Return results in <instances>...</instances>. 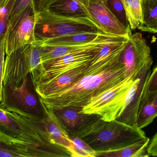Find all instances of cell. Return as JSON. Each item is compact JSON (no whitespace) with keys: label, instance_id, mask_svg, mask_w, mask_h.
<instances>
[{"label":"cell","instance_id":"obj_11","mask_svg":"<svg viewBox=\"0 0 157 157\" xmlns=\"http://www.w3.org/2000/svg\"><path fill=\"white\" fill-rule=\"evenodd\" d=\"M153 60L147 63L137 73L128 90L126 108L118 120L130 125H137V114L147 81L151 74Z\"/></svg>","mask_w":157,"mask_h":157},{"label":"cell","instance_id":"obj_3","mask_svg":"<svg viewBox=\"0 0 157 157\" xmlns=\"http://www.w3.org/2000/svg\"><path fill=\"white\" fill-rule=\"evenodd\" d=\"M102 32L86 17H75L57 14L48 9L36 13L35 41L80 33Z\"/></svg>","mask_w":157,"mask_h":157},{"label":"cell","instance_id":"obj_9","mask_svg":"<svg viewBox=\"0 0 157 157\" xmlns=\"http://www.w3.org/2000/svg\"><path fill=\"white\" fill-rule=\"evenodd\" d=\"M120 60L124 65L125 77L136 74L142 67L153 60L151 49L141 33L132 35L122 51Z\"/></svg>","mask_w":157,"mask_h":157},{"label":"cell","instance_id":"obj_6","mask_svg":"<svg viewBox=\"0 0 157 157\" xmlns=\"http://www.w3.org/2000/svg\"><path fill=\"white\" fill-rule=\"evenodd\" d=\"M0 108L21 115L42 117L43 109L31 73L18 84H3Z\"/></svg>","mask_w":157,"mask_h":157},{"label":"cell","instance_id":"obj_29","mask_svg":"<svg viewBox=\"0 0 157 157\" xmlns=\"http://www.w3.org/2000/svg\"><path fill=\"white\" fill-rule=\"evenodd\" d=\"M5 47H4L0 52V102H1L2 98L3 76V69L5 62Z\"/></svg>","mask_w":157,"mask_h":157},{"label":"cell","instance_id":"obj_13","mask_svg":"<svg viewBox=\"0 0 157 157\" xmlns=\"http://www.w3.org/2000/svg\"><path fill=\"white\" fill-rule=\"evenodd\" d=\"M119 37H121L102 33L95 40L86 44L68 46H39L41 47L42 61L46 68L50 63L60 57L80 50L101 46L104 43Z\"/></svg>","mask_w":157,"mask_h":157},{"label":"cell","instance_id":"obj_2","mask_svg":"<svg viewBox=\"0 0 157 157\" xmlns=\"http://www.w3.org/2000/svg\"><path fill=\"white\" fill-rule=\"evenodd\" d=\"M71 135L84 140L95 152L119 149L147 137L137 125H129L117 120L105 121L101 119Z\"/></svg>","mask_w":157,"mask_h":157},{"label":"cell","instance_id":"obj_1","mask_svg":"<svg viewBox=\"0 0 157 157\" xmlns=\"http://www.w3.org/2000/svg\"><path fill=\"white\" fill-rule=\"evenodd\" d=\"M122 51L96 65H89L83 76L72 86L59 93L40 97V101L52 109L82 108L91 98L126 78L124 65L120 60Z\"/></svg>","mask_w":157,"mask_h":157},{"label":"cell","instance_id":"obj_12","mask_svg":"<svg viewBox=\"0 0 157 157\" xmlns=\"http://www.w3.org/2000/svg\"><path fill=\"white\" fill-rule=\"evenodd\" d=\"M82 109L68 107L52 109L69 134L71 135L83 130L101 119L99 116L96 114L84 113Z\"/></svg>","mask_w":157,"mask_h":157},{"label":"cell","instance_id":"obj_24","mask_svg":"<svg viewBox=\"0 0 157 157\" xmlns=\"http://www.w3.org/2000/svg\"><path fill=\"white\" fill-rule=\"evenodd\" d=\"M106 4L111 11L123 24L127 27H130L125 9L121 0H108Z\"/></svg>","mask_w":157,"mask_h":157},{"label":"cell","instance_id":"obj_18","mask_svg":"<svg viewBox=\"0 0 157 157\" xmlns=\"http://www.w3.org/2000/svg\"><path fill=\"white\" fill-rule=\"evenodd\" d=\"M150 139L148 137L134 143L119 149L109 151L96 152V157H149L147 147Z\"/></svg>","mask_w":157,"mask_h":157},{"label":"cell","instance_id":"obj_25","mask_svg":"<svg viewBox=\"0 0 157 157\" xmlns=\"http://www.w3.org/2000/svg\"><path fill=\"white\" fill-rule=\"evenodd\" d=\"M34 5V0H15L9 16V23L13 22L28 7Z\"/></svg>","mask_w":157,"mask_h":157},{"label":"cell","instance_id":"obj_14","mask_svg":"<svg viewBox=\"0 0 157 157\" xmlns=\"http://www.w3.org/2000/svg\"><path fill=\"white\" fill-rule=\"evenodd\" d=\"M89 65L66 72L48 84L36 85L35 86L36 92L39 97H44L71 87L83 76Z\"/></svg>","mask_w":157,"mask_h":157},{"label":"cell","instance_id":"obj_16","mask_svg":"<svg viewBox=\"0 0 157 157\" xmlns=\"http://www.w3.org/2000/svg\"><path fill=\"white\" fill-rule=\"evenodd\" d=\"M157 117V90L144 92L137 114V126L143 129L151 124Z\"/></svg>","mask_w":157,"mask_h":157},{"label":"cell","instance_id":"obj_32","mask_svg":"<svg viewBox=\"0 0 157 157\" xmlns=\"http://www.w3.org/2000/svg\"><path fill=\"white\" fill-rule=\"evenodd\" d=\"M10 0H0V8L6 5Z\"/></svg>","mask_w":157,"mask_h":157},{"label":"cell","instance_id":"obj_8","mask_svg":"<svg viewBox=\"0 0 157 157\" xmlns=\"http://www.w3.org/2000/svg\"><path fill=\"white\" fill-rule=\"evenodd\" d=\"M103 45L80 50L54 60L47 65L46 71L35 86L48 84L66 72L90 64L97 52Z\"/></svg>","mask_w":157,"mask_h":157},{"label":"cell","instance_id":"obj_21","mask_svg":"<svg viewBox=\"0 0 157 157\" xmlns=\"http://www.w3.org/2000/svg\"><path fill=\"white\" fill-rule=\"evenodd\" d=\"M131 29L138 28L142 21L141 0H121Z\"/></svg>","mask_w":157,"mask_h":157},{"label":"cell","instance_id":"obj_19","mask_svg":"<svg viewBox=\"0 0 157 157\" xmlns=\"http://www.w3.org/2000/svg\"><path fill=\"white\" fill-rule=\"evenodd\" d=\"M102 32L98 33H80L52 38L39 42H34L40 46H68L89 43L97 38Z\"/></svg>","mask_w":157,"mask_h":157},{"label":"cell","instance_id":"obj_27","mask_svg":"<svg viewBox=\"0 0 157 157\" xmlns=\"http://www.w3.org/2000/svg\"><path fill=\"white\" fill-rule=\"evenodd\" d=\"M157 90V65L151 71L147 81L144 92H151Z\"/></svg>","mask_w":157,"mask_h":157},{"label":"cell","instance_id":"obj_26","mask_svg":"<svg viewBox=\"0 0 157 157\" xmlns=\"http://www.w3.org/2000/svg\"><path fill=\"white\" fill-rule=\"evenodd\" d=\"M14 1L10 0L6 5L0 8V37L6 32L10 12Z\"/></svg>","mask_w":157,"mask_h":157},{"label":"cell","instance_id":"obj_20","mask_svg":"<svg viewBox=\"0 0 157 157\" xmlns=\"http://www.w3.org/2000/svg\"><path fill=\"white\" fill-rule=\"evenodd\" d=\"M142 21L138 29L157 33V0H141Z\"/></svg>","mask_w":157,"mask_h":157},{"label":"cell","instance_id":"obj_10","mask_svg":"<svg viewBox=\"0 0 157 157\" xmlns=\"http://www.w3.org/2000/svg\"><path fill=\"white\" fill-rule=\"evenodd\" d=\"M88 13L90 18L103 33L128 38L132 36L131 28L123 24L101 0H89Z\"/></svg>","mask_w":157,"mask_h":157},{"label":"cell","instance_id":"obj_5","mask_svg":"<svg viewBox=\"0 0 157 157\" xmlns=\"http://www.w3.org/2000/svg\"><path fill=\"white\" fill-rule=\"evenodd\" d=\"M136 74L129 76L112 87L91 98L82 108V112L86 114L98 115L105 121L118 120L126 108L128 90Z\"/></svg>","mask_w":157,"mask_h":157},{"label":"cell","instance_id":"obj_4","mask_svg":"<svg viewBox=\"0 0 157 157\" xmlns=\"http://www.w3.org/2000/svg\"><path fill=\"white\" fill-rule=\"evenodd\" d=\"M45 71L41 47L33 42L6 55L3 84H18L28 74L31 73L35 86Z\"/></svg>","mask_w":157,"mask_h":157},{"label":"cell","instance_id":"obj_31","mask_svg":"<svg viewBox=\"0 0 157 157\" xmlns=\"http://www.w3.org/2000/svg\"><path fill=\"white\" fill-rule=\"evenodd\" d=\"M6 33L0 37V52L5 46Z\"/></svg>","mask_w":157,"mask_h":157},{"label":"cell","instance_id":"obj_28","mask_svg":"<svg viewBox=\"0 0 157 157\" xmlns=\"http://www.w3.org/2000/svg\"><path fill=\"white\" fill-rule=\"evenodd\" d=\"M57 0H34V6L36 12L47 9Z\"/></svg>","mask_w":157,"mask_h":157},{"label":"cell","instance_id":"obj_30","mask_svg":"<svg viewBox=\"0 0 157 157\" xmlns=\"http://www.w3.org/2000/svg\"><path fill=\"white\" fill-rule=\"evenodd\" d=\"M149 156H157V133L152 137L147 147Z\"/></svg>","mask_w":157,"mask_h":157},{"label":"cell","instance_id":"obj_7","mask_svg":"<svg viewBox=\"0 0 157 157\" xmlns=\"http://www.w3.org/2000/svg\"><path fill=\"white\" fill-rule=\"evenodd\" d=\"M36 13L34 5L30 6L13 22L8 23L5 46L6 55L35 41Z\"/></svg>","mask_w":157,"mask_h":157},{"label":"cell","instance_id":"obj_22","mask_svg":"<svg viewBox=\"0 0 157 157\" xmlns=\"http://www.w3.org/2000/svg\"><path fill=\"white\" fill-rule=\"evenodd\" d=\"M35 157L32 151L21 146L0 139V157Z\"/></svg>","mask_w":157,"mask_h":157},{"label":"cell","instance_id":"obj_33","mask_svg":"<svg viewBox=\"0 0 157 157\" xmlns=\"http://www.w3.org/2000/svg\"><path fill=\"white\" fill-rule=\"evenodd\" d=\"M101 1H102V2H104L105 3H107V1H108V0H101Z\"/></svg>","mask_w":157,"mask_h":157},{"label":"cell","instance_id":"obj_17","mask_svg":"<svg viewBox=\"0 0 157 157\" xmlns=\"http://www.w3.org/2000/svg\"><path fill=\"white\" fill-rule=\"evenodd\" d=\"M89 0H57L47 9L67 16L89 18Z\"/></svg>","mask_w":157,"mask_h":157},{"label":"cell","instance_id":"obj_23","mask_svg":"<svg viewBox=\"0 0 157 157\" xmlns=\"http://www.w3.org/2000/svg\"><path fill=\"white\" fill-rule=\"evenodd\" d=\"M69 135L73 147V157H96V152L84 140L76 135Z\"/></svg>","mask_w":157,"mask_h":157},{"label":"cell","instance_id":"obj_15","mask_svg":"<svg viewBox=\"0 0 157 157\" xmlns=\"http://www.w3.org/2000/svg\"><path fill=\"white\" fill-rule=\"evenodd\" d=\"M40 102L43 109L42 119L46 129L55 143L67 149L71 157H73V147L69 133L59 120L53 110Z\"/></svg>","mask_w":157,"mask_h":157}]
</instances>
